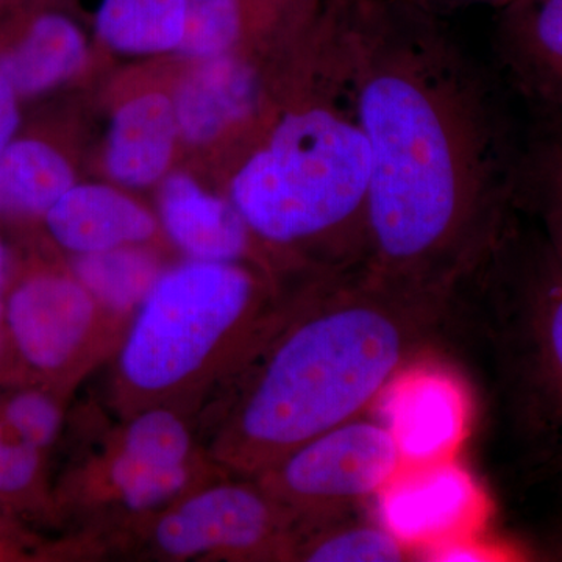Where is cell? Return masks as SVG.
Segmentation results:
<instances>
[{
	"label": "cell",
	"mask_w": 562,
	"mask_h": 562,
	"mask_svg": "<svg viewBox=\"0 0 562 562\" xmlns=\"http://www.w3.org/2000/svg\"><path fill=\"white\" fill-rule=\"evenodd\" d=\"M371 149L366 272L458 294L519 213L525 127L491 60L413 0H336Z\"/></svg>",
	"instance_id": "6da1fadb"
},
{
	"label": "cell",
	"mask_w": 562,
	"mask_h": 562,
	"mask_svg": "<svg viewBox=\"0 0 562 562\" xmlns=\"http://www.w3.org/2000/svg\"><path fill=\"white\" fill-rule=\"evenodd\" d=\"M458 294L398 286L364 268L316 273L244 366L214 443L217 460L255 479L302 443L368 413L441 330Z\"/></svg>",
	"instance_id": "7a4b0ae2"
},
{
	"label": "cell",
	"mask_w": 562,
	"mask_h": 562,
	"mask_svg": "<svg viewBox=\"0 0 562 562\" xmlns=\"http://www.w3.org/2000/svg\"><path fill=\"white\" fill-rule=\"evenodd\" d=\"M371 149L362 132L341 24L317 18L310 91L272 114L231 184L265 246L305 254L317 273L362 269L369 255Z\"/></svg>",
	"instance_id": "3957f363"
},
{
	"label": "cell",
	"mask_w": 562,
	"mask_h": 562,
	"mask_svg": "<svg viewBox=\"0 0 562 562\" xmlns=\"http://www.w3.org/2000/svg\"><path fill=\"white\" fill-rule=\"evenodd\" d=\"M465 286L482 302L516 460L562 503V261L520 211Z\"/></svg>",
	"instance_id": "277c9868"
},
{
	"label": "cell",
	"mask_w": 562,
	"mask_h": 562,
	"mask_svg": "<svg viewBox=\"0 0 562 562\" xmlns=\"http://www.w3.org/2000/svg\"><path fill=\"white\" fill-rule=\"evenodd\" d=\"M292 302L236 262L194 260L158 277L139 305L120 358L122 383L140 397L171 395L228 358L244 366Z\"/></svg>",
	"instance_id": "5b68a950"
},
{
	"label": "cell",
	"mask_w": 562,
	"mask_h": 562,
	"mask_svg": "<svg viewBox=\"0 0 562 562\" xmlns=\"http://www.w3.org/2000/svg\"><path fill=\"white\" fill-rule=\"evenodd\" d=\"M403 460L394 425L362 414L302 443L254 480L294 517L301 543L386 491Z\"/></svg>",
	"instance_id": "8992f818"
},
{
	"label": "cell",
	"mask_w": 562,
	"mask_h": 562,
	"mask_svg": "<svg viewBox=\"0 0 562 562\" xmlns=\"http://www.w3.org/2000/svg\"><path fill=\"white\" fill-rule=\"evenodd\" d=\"M155 541L162 552L180 558H292L301 530L294 517L250 479L217 484L162 514Z\"/></svg>",
	"instance_id": "52a82bcc"
},
{
	"label": "cell",
	"mask_w": 562,
	"mask_h": 562,
	"mask_svg": "<svg viewBox=\"0 0 562 562\" xmlns=\"http://www.w3.org/2000/svg\"><path fill=\"white\" fill-rule=\"evenodd\" d=\"M491 63L528 117L562 121V0H506Z\"/></svg>",
	"instance_id": "ba28073f"
},
{
	"label": "cell",
	"mask_w": 562,
	"mask_h": 562,
	"mask_svg": "<svg viewBox=\"0 0 562 562\" xmlns=\"http://www.w3.org/2000/svg\"><path fill=\"white\" fill-rule=\"evenodd\" d=\"M18 350L33 368L60 369L87 341L95 301L79 280L36 276L22 281L5 306Z\"/></svg>",
	"instance_id": "9c48e42d"
},
{
	"label": "cell",
	"mask_w": 562,
	"mask_h": 562,
	"mask_svg": "<svg viewBox=\"0 0 562 562\" xmlns=\"http://www.w3.org/2000/svg\"><path fill=\"white\" fill-rule=\"evenodd\" d=\"M265 76L236 55L210 58L181 85L173 110L183 138L203 143L244 124L258 110Z\"/></svg>",
	"instance_id": "30bf717a"
},
{
	"label": "cell",
	"mask_w": 562,
	"mask_h": 562,
	"mask_svg": "<svg viewBox=\"0 0 562 562\" xmlns=\"http://www.w3.org/2000/svg\"><path fill=\"white\" fill-rule=\"evenodd\" d=\"M44 217L55 241L80 255L133 246L155 232L143 206L102 184H74Z\"/></svg>",
	"instance_id": "8fae6325"
},
{
	"label": "cell",
	"mask_w": 562,
	"mask_h": 562,
	"mask_svg": "<svg viewBox=\"0 0 562 562\" xmlns=\"http://www.w3.org/2000/svg\"><path fill=\"white\" fill-rule=\"evenodd\" d=\"M161 217L172 241L194 260L236 262L261 243L232 201L206 194L187 176L166 181Z\"/></svg>",
	"instance_id": "7c38bea8"
},
{
	"label": "cell",
	"mask_w": 562,
	"mask_h": 562,
	"mask_svg": "<svg viewBox=\"0 0 562 562\" xmlns=\"http://www.w3.org/2000/svg\"><path fill=\"white\" fill-rule=\"evenodd\" d=\"M177 127L173 103L166 95H140L125 103L111 124L106 168L127 187L160 179L171 161Z\"/></svg>",
	"instance_id": "4fadbf2b"
},
{
	"label": "cell",
	"mask_w": 562,
	"mask_h": 562,
	"mask_svg": "<svg viewBox=\"0 0 562 562\" xmlns=\"http://www.w3.org/2000/svg\"><path fill=\"white\" fill-rule=\"evenodd\" d=\"M83 35L76 22L55 10H38L20 38L0 55V69L21 98H33L69 79L83 63Z\"/></svg>",
	"instance_id": "5bb4252c"
},
{
	"label": "cell",
	"mask_w": 562,
	"mask_h": 562,
	"mask_svg": "<svg viewBox=\"0 0 562 562\" xmlns=\"http://www.w3.org/2000/svg\"><path fill=\"white\" fill-rule=\"evenodd\" d=\"M70 187L69 162L46 140L14 138L0 154V216H44Z\"/></svg>",
	"instance_id": "9a60e30c"
},
{
	"label": "cell",
	"mask_w": 562,
	"mask_h": 562,
	"mask_svg": "<svg viewBox=\"0 0 562 562\" xmlns=\"http://www.w3.org/2000/svg\"><path fill=\"white\" fill-rule=\"evenodd\" d=\"M524 138L517 202L562 261V121L528 117Z\"/></svg>",
	"instance_id": "2e32d148"
},
{
	"label": "cell",
	"mask_w": 562,
	"mask_h": 562,
	"mask_svg": "<svg viewBox=\"0 0 562 562\" xmlns=\"http://www.w3.org/2000/svg\"><path fill=\"white\" fill-rule=\"evenodd\" d=\"M190 0H101L95 31L103 43L127 54L177 49Z\"/></svg>",
	"instance_id": "e0dca14e"
},
{
	"label": "cell",
	"mask_w": 562,
	"mask_h": 562,
	"mask_svg": "<svg viewBox=\"0 0 562 562\" xmlns=\"http://www.w3.org/2000/svg\"><path fill=\"white\" fill-rule=\"evenodd\" d=\"M408 557L412 552L401 532L358 519L355 513L310 532L292 558L308 562H401Z\"/></svg>",
	"instance_id": "ac0fdd59"
},
{
	"label": "cell",
	"mask_w": 562,
	"mask_h": 562,
	"mask_svg": "<svg viewBox=\"0 0 562 562\" xmlns=\"http://www.w3.org/2000/svg\"><path fill=\"white\" fill-rule=\"evenodd\" d=\"M76 276L95 302L114 312H128L144 302L160 273L146 251L125 246L80 255Z\"/></svg>",
	"instance_id": "d6986e66"
},
{
	"label": "cell",
	"mask_w": 562,
	"mask_h": 562,
	"mask_svg": "<svg viewBox=\"0 0 562 562\" xmlns=\"http://www.w3.org/2000/svg\"><path fill=\"white\" fill-rule=\"evenodd\" d=\"M191 436L187 425L169 409H146L132 422L122 453L160 468L187 465Z\"/></svg>",
	"instance_id": "ffe728a7"
},
{
	"label": "cell",
	"mask_w": 562,
	"mask_h": 562,
	"mask_svg": "<svg viewBox=\"0 0 562 562\" xmlns=\"http://www.w3.org/2000/svg\"><path fill=\"white\" fill-rule=\"evenodd\" d=\"M110 476L122 501L132 509L143 512L180 494L190 482V469L188 464L160 468L121 452L111 462Z\"/></svg>",
	"instance_id": "44dd1931"
},
{
	"label": "cell",
	"mask_w": 562,
	"mask_h": 562,
	"mask_svg": "<svg viewBox=\"0 0 562 562\" xmlns=\"http://www.w3.org/2000/svg\"><path fill=\"white\" fill-rule=\"evenodd\" d=\"M5 422L18 438L41 450L57 436L61 414L46 394L29 391L11 398L5 408Z\"/></svg>",
	"instance_id": "7402d4cb"
},
{
	"label": "cell",
	"mask_w": 562,
	"mask_h": 562,
	"mask_svg": "<svg viewBox=\"0 0 562 562\" xmlns=\"http://www.w3.org/2000/svg\"><path fill=\"white\" fill-rule=\"evenodd\" d=\"M40 465V449L0 424V494H16L31 486Z\"/></svg>",
	"instance_id": "603a6c76"
},
{
	"label": "cell",
	"mask_w": 562,
	"mask_h": 562,
	"mask_svg": "<svg viewBox=\"0 0 562 562\" xmlns=\"http://www.w3.org/2000/svg\"><path fill=\"white\" fill-rule=\"evenodd\" d=\"M21 95L0 69V154L16 138L21 124Z\"/></svg>",
	"instance_id": "cb8c5ba5"
},
{
	"label": "cell",
	"mask_w": 562,
	"mask_h": 562,
	"mask_svg": "<svg viewBox=\"0 0 562 562\" xmlns=\"http://www.w3.org/2000/svg\"><path fill=\"white\" fill-rule=\"evenodd\" d=\"M413 2L442 16H449L453 11L471 9V7L492 5L498 9L506 0H413Z\"/></svg>",
	"instance_id": "d4e9b609"
},
{
	"label": "cell",
	"mask_w": 562,
	"mask_h": 562,
	"mask_svg": "<svg viewBox=\"0 0 562 562\" xmlns=\"http://www.w3.org/2000/svg\"><path fill=\"white\" fill-rule=\"evenodd\" d=\"M546 547L547 557H552L553 560H562V517L554 524L553 530L547 536Z\"/></svg>",
	"instance_id": "484cf974"
},
{
	"label": "cell",
	"mask_w": 562,
	"mask_h": 562,
	"mask_svg": "<svg viewBox=\"0 0 562 562\" xmlns=\"http://www.w3.org/2000/svg\"><path fill=\"white\" fill-rule=\"evenodd\" d=\"M5 272H7V250L5 247L0 243V317L5 314V305H3L2 301V288L3 281H5Z\"/></svg>",
	"instance_id": "4316f807"
}]
</instances>
